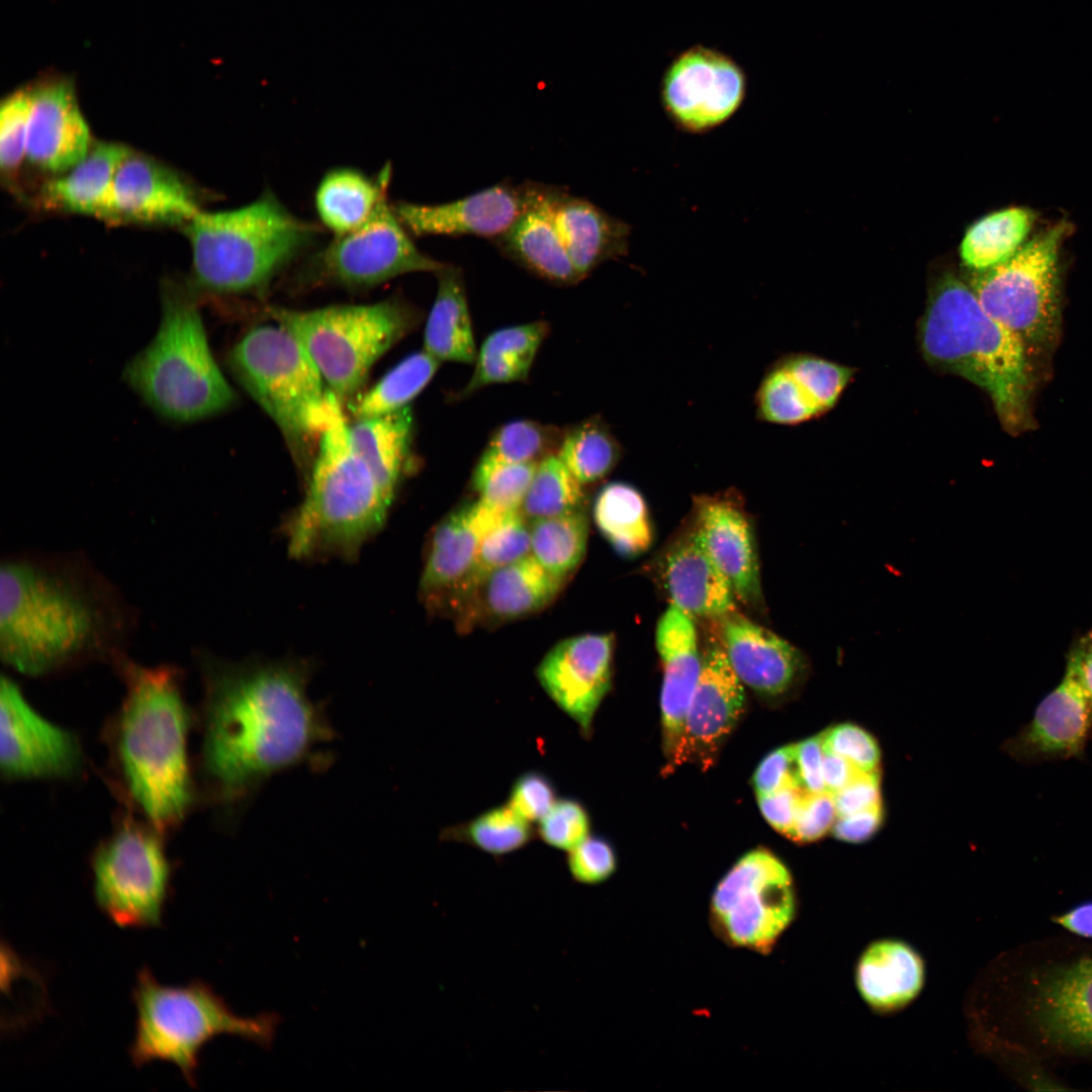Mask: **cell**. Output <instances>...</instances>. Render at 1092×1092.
Wrapping results in <instances>:
<instances>
[{"label":"cell","mask_w":1092,"mask_h":1092,"mask_svg":"<svg viewBox=\"0 0 1092 1092\" xmlns=\"http://www.w3.org/2000/svg\"><path fill=\"white\" fill-rule=\"evenodd\" d=\"M136 1021L129 1057L136 1068L156 1061L176 1066L196 1086L199 1054L212 1038L229 1034L264 1049L273 1044L281 1017L235 1014L210 986L194 981L184 987L160 984L147 968L138 973L131 994Z\"/></svg>","instance_id":"obj_8"},{"label":"cell","mask_w":1092,"mask_h":1092,"mask_svg":"<svg viewBox=\"0 0 1092 1092\" xmlns=\"http://www.w3.org/2000/svg\"><path fill=\"white\" fill-rule=\"evenodd\" d=\"M352 443L383 488L393 497L411 469L414 415L411 405L349 424Z\"/></svg>","instance_id":"obj_36"},{"label":"cell","mask_w":1092,"mask_h":1092,"mask_svg":"<svg viewBox=\"0 0 1092 1092\" xmlns=\"http://www.w3.org/2000/svg\"><path fill=\"white\" fill-rule=\"evenodd\" d=\"M1065 673L1081 687L1092 702V628L1072 641L1066 654Z\"/></svg>","instance_id":"obj_60"},{"label":"cell","mask_w":1092,"mask_h":1092,"mask_svg":"<svg viewBox=\"0 0 1092 1092\" xmlns=\"http://www.w3.org/2000/svg\"><path fill=\"white\" fill-rule=\"evenodd\" d=\"M836 808L833 794L823 791L802 795L795 825L789 838L797 842H811L824 836L835 822Z\"/></svg>","instance_id":"obj_54"},{"label":"cell","mask_w":1092,"mask_h":1092,"mask_svg":"<svg viewBox=\"0 0 1092 1092\" xmlns=\"http://www.w3.org/2000/svg\"><path fill=\"white\" fill-rule=\"evenodd\" d=\"M804 793L799 787L788 786L774 793L757 796L760 812L771 827L790 837Z\"/></svg>","instance_id":"obj_57"},{"label":"cell","mask_w":1092,"mask_h":1092,"mask_svg":"<svg viewBox=\"0 0 1092 1092\" xmlns=\"http://www.w3.org/2000/svg\"><path fill=\"white\" fill-rule=\"evenodd\" d=\"M29 97L26 86L5 97L0 106V166L14 174L26 158Z\"/></svg>","instance_id":"obj_49"},{"label":"cell","mask_w":1092,"mask_h":1092,"mask_svg":"<svg viewBox=\"0 0 1092 1092\" xmlns=\"http://www.w3.org/2000/svg\"><path fill=\"white\" fill-rule=\"evenodd\" d=\"M923 356L961 375L991 397L1005 428L1028 415L1030 372L1023 341L992 317L972 288L944 276L934 286L920 328Z\"/></svg>","instance_id":"obj_5"},{"label":"cell","mask_w":1092,"mask_h":1092,"mask_svg":"<svg viewBox=\"0 0 1092 1092\" xmlns=\"http://www.w3.org/2000/svg\"><path fill=\"white\" fill-rule=\"evenodd\" d=\"M131 150L101 142L63 176L46 181L38 203L46 209L94 216L112 223V186L117 168Z\"/></svg>","instance_id":"obj_33"},{"label":"cell","mask_w":1092,"mask_h":1092,"mask_svg":"<svg viewBox=\"0 0 1092 1092\" xmlns=\"http://www.w3.org/2000/svg\"><path fill=\"white\" fill-rule=\"evenodd\" d=\"M1028 1008L1044 1040L1064 1050L1092 1052V958L1046 972L1033 985Z\"/></svg>","instance_id":"obj_26"},{"label":"cell","mask_w":1092,"mask_h":1092,"mask_svg":"<svg viewBox=\"0 0 1092 1092\" xmlns=\"http://www.w3.org/2000/svg\"><path fill=\"white\" fill-rule=\"evenodd\" d=\"M531 552V525L520 511L505 515L480 542L473 566L449 605L455 611L492 571Z\"/></svg>","instance_id":"obj_46"},{"label":"cell","mask_w":1092,"mask_h":1092,"mask_svg":"<svg viewBox=\"0 0 1092 1092\" xmlns=\"http://www.w3.org/2000/svg\"><path fill=\"white\" fill-rule=\"evenodd\" d=\"M29 97L26 158L41 170L65 173L91 149V133L73 81L49 75L26 85Z\"/></svg>","instance_id":"obj_20"},{"label":"cell","mask_w":1092,"mask_h":1092,"mask_svg":"<svg viewBox=\"0 0 1092 1092\" xmlns=\"http://www.w3.org/2000/svg\"><path fill=\"white\" fill-rule=\"evenodd\" d=\"M537 464L512 465L496 470L475 489L477 498L504 515L520 511Z\"/></svg>","instance_id":"obj_50"},{"label":"cell","mask_w":1092,"mask_h":1092,"mask_svg":"<svg viewBox=\"0 0 1092 1092\" xmlns=\"http://www.w3.org/2000/svg\"><path fill=\"white\" fill-rule=\"evenodd\" d=\"M883 819L882 805L837 817L832 826L833 835L842 841L858 843L871 838L879 829Z\"/></svg>","instance_id":"obj_59"},{"label":"cell","mask_w":1092,"mask_h":1092,"mask_svg":"<svg viewBox=\"0 0 1092 1092\" xmlns=\"http://www.w3.org/2000/svg\"><path fill=\"white\" fill-rule=\"evenodd\" d=\"M195 657L203 681L200 766L217 803L241 804L333 739L323 706L307 695L308 663Z\"/></svg>","instance_id":"obj_1"},{"label":"cell","mask_w":1092,"mask_h":1092,"mask_svg":"<svg viewBox=\"0 0 1092 1092\" xmlns=\"http://www.w3.org/2000/svg\"><path fill=\"white\" fill-rule=\"evenodd\" d=\"M1032 222V212L1019 207L981 218L968 230L963 240L961 255L964 263L983 271L1005 262L1023 246Z\"/></svg>","instance_id":"obj_41"},{"label":"cell","mask_w":1092,"mask_h":1092,"mask_svg":"<svg viewBox=\"0 0 1092 1092\" xmlns=\"http://www.w3.org/2000/svg\"><path fill=\"white\" fill-rule=\"evenodd\" d=\"M662 669L660 696L664 770L685 763L684 736L687 712L702 669L695 619L669 604L655 630Z\"/></svg>","instance_id":"obj_21"},{"label":"cell","mask_w":1092,"mask_h":1092,"mask_svg":"<svg viewBox=\"0 0 1092 1092\" xmlns=\"http://www.w3.org/2000/svg\"><path fill=\"white\" fill-rule=\"evenodd\" d=\"M1060 223L1023 245L1011 258L978 271L972 290L982 307L1024 344L1051 340L1059 321Z\"/></svg>","instance_id":"obj_12"},{"label":"cell","mask_w":1092,"mask_h":1092,"mask_svg":"<svg viewBox=\"0 0 1092 1092\" xmlns=\"http://www.w3.org/2000/svg\"><path fill=\"white\" fill-rule=\"evenodd\" d=\"M197 299L189 283L164 282L159 330L123 370L145 402L176 423L212 417L236 402L211 353Z\"/></svg>","instance_id":"obj_7"},{"label":"cell","mask_w":1092,"mask_h":1092,"mask_svg":"<svg viewBox=\"0 0 1092 1092\" xmlns=\"http://www.w3.org/2000/svg\"><path fill=\"white\" fill-rule=\"evenodd\" d=\"M541 184L500 182L457 200L438 204L397 202L393 209L411 235L495 238L531 205Z\"/></svg>","instance_id":"obj_19"},{"label":"cell","mask_w":1092,"mask_h":1092,"mask_svg":"<svg viewBox=\"0 0 1092 1092\" xmlns=\"http://www.w3.org/2000/svg\"><path fill=\"white\" fill-rule=\"evenodd\" d=\"M613 652L611 634H580L555 644L535 670L545 694L585 738L590 736L595 716L611 689Z\"/></svg>","instance_id":"obj_17"},{"label":"cell","mask_w":1092,"mask_h":1092,"mask_svg":"<svg viewBox=\"0 0 1092 1092\" xmlns=\"http://www.w3.org/2000/svg\"><path fill=\"white\" fill-rule=\"evenodd\" d=\"M342 404L320 435L304 496L283 524L288 552L299 560L356 558L395 499L356 451Z\"/></svg>","instance_id":"obj_4"},{"label":"cell","mask_w":1092,"mask_h":1092,"mask_svg":"<svg viewBox=\"0 0 1092 1092\" xmlns=\"http://www.w3.org/2000/svg\"><path fill=\"white\" fill-rule=\"evenodd\" d=\"M852 370L826 359L798 354L782 357L763 373L754 394L760 422L792 426L830 410L847 385Z\"/></svg>","instance_id":"obj_18"},{"label":"cell","mask_w":1092,"mask_h":1092,"mask_svg":"<svg viewBox=\"0 0 1092 1092\" xmlns=\"http://www.w3.org/2000/svg\"><path fill=\"white\" fill-rule=\"evenodd\" d=\"M536 833L548 846L569 851L584 840L590 831V816L585 806L571 797L558 798L538 822Z\"/></svg>","instance_id":"obj_48"},{"label":"cell","mask_w":1092,"mask_h":1092,"mask_svg":"<svg viewBox=\"0 0 1092 1092\" xmlns=\"http://www.w3.org/2000/svg\"><path fill=\"white\" fill-rule=\"evenodd\" d=\"M744 686L733 671L721 642L710 638L702 650V669L685 722L684 758L709 768L744 707Z\"/></svg>","instance_id":"obj_23"},{"label":"cell","mask_w":1092,"mask_h":1092,"mask_svg":"<svg viewBox=\"0 0 1092 1092\" xmlns=\"http://www.w3.org/2000/svg\"><path fill=\"white\" fill-rule=\"evenodd\" d=\"M266 313L302 344L342 403L354 399L375 362L413 332L422 315L398 298L305 310L268 306Z\"/></svg>","instance_id":"obj_10"},{"label":"cell","mask_w":1092,"mask_h":1092,"mask_svg":"<svg viewBox=\"0 0 1092 1092\" xmlns=\"http://www.w3.org/2000/svg\"><path fill=\"white\" fill-rule=\"evenodd\" d=\"M837 817L857 813L881 804L880 774L860 771L844 788L833 794Z\"/></svg>","instance_id":"obj_56"},{"label":"cell","mask_w":1092,"mask_h":1092,"mask_svg":"<svg viewBox=\"0 0 1092 1092\" xmlns=\"http://www.w3.org/2000/svg\"><path fill=\"white\" fill-rule=\"evenodd\" d=\"M584 499L583 485L553 454L537 464L520 512L532 523L582 509Z\"/></svg>","instance_id":"obj_47"},{"label":"cell","mask_w":1092,"mask_h":1092,"mask_svg":"<svg viewBox=\"0 0 1092 1092\" xmlns=\"http://www.w3.org/2000/svg\"><path fill=\"white\" fill-rule=\"evenodd\" d=\"M860 771L844 757L823 749L822 772L827 792L835 794Z\"/></svg>","instance_id":"obj_61"},{"label":"cell","mask_w":1092,"mask_h":1092,"mask_svg":"<svg viewBox=\"0 0 1092 1092\" xmlns=\"http://www.w3.org/2000/svg\"><path fill=\"white\" fill-rule=\"evenodd\" d=\"M745 95L741 71L728 59L693 50L666 73L661 99L672 123L681 131L702 134L729 120Z\"/></svg>","instance_id":"obj_16"},{"label":"cell","mask_w":1092,"mask_h":1092,"mask_svg":"<svg viewBox=\"0 0 1092 1092\" xmlns=\"http://www.w3.org/2000/svg\"><path fill=\"white\" fill-rule=\"evenodd\" d=\"M557 799V790L550 777L541 770L530 769L513 782L507 804L533 823L543 818Z\"/></svg>","instance_id":"obj_53"},{"label":"cell","mask_w":1092,"mask_h":1092,"mask_svg":"<svg viewBox=\"0 0 1092 1092\" xmlns=\"http://www.w3.org/2000/svg\"><path fill=\"white\" fill-rule=\"evenodd\" d=\"M694 518L714 562L738 601L760 608L762 594L754 535L735 492L695 497Z\"/></svg>","instance_id":"obj_25"},{"label":"cell","mask_w":1092,"mask_h":1092,"mask_svg":"<svg viewBox=\"0 0 1092 1092\" xmlns=\"http://www.w3.org/2000/svg\"><path fill=\"white\" fill-rule=\"evenodd\" d=\"M798 777L801 788L807 793L826 791L823 781L822 733L795 744Z\"/></svg>","instance_id":"obj_58"},{"label":"cell","mask_w":1092,"mask_h":1092,"mask_svg":"<svg viewBox=\"0 0 1092 1092\" xmlns=\"http://www.w3.org/2000/svg\"><path fill=\"white\" fill-rule=\"evenodd\" d=\"M505 515L476 498L439 522L420 580L421 598L427 607L438 609L445 601L449 603L471 570L481 540Z\"/></svg>","instance_id":"obj_27"},{"label":"cell","mask_w":1092,"mask_h":1092,"mask_svg":"<svg viewBox=\"0 0 1092 1092\" xmlns=\"http://www.w3.org/2000/svg\"><path fill=\"white\" fill-rule=\"evenodd\" d=\"M1092 730V702L1068 674L1037 706L1031 721L1005 749L1026 762L1077 757Z\"/></svg>","instance_id":"obj_28"},{"label":"cell","mask_w":1092,"mask_h":1092,"mask_svg":"<svg viewBox=\"0 0 1092 1092\" xmlns=\"http://www.w3.org/2000/svg\"><path fill=\"white\" fill-rule=\"evenodd\" d=\"M390 172L387 165L373 180L348 167L329 171L315 191L316 212L325 226L341 236L367 221L387 196Z\"/></svg>","instance_id":"obj_38"},{"label":"cell","mask_w":1092,"mask_h":1092,"mask_svg":"<svg viewBox=\"0 0 1092 1092\" xmlns=\"http://www.w3.org/2000/svg\"><path fill=\"white\" fill-rule=\"evenodd\" d=\"M0 768L8 780L66 779L81 768L77 738L41 717L5 675L0 687Z\"/></svg>","instance_id":"obj_15"},{"label":"cell","mask_w":1092,"mask_h":1092,"mask_svg":"<svg viewBox=\"0 0 1092 1092\" xmlns=\"http://www.w3.org/2000/svg\"><path fill=\"white\" fill-rule=\"evenodd\" d=\"M435 275L437 293L426 322L423 350L440 363L474 364L477 349L462 270L446 263Z\"/></svg>","instance_id":"obj_35"},{"label":"cell","mask_w":1092,"mask_h":1092,"mask_svg":"<svg viewBox=\"0 0 1092 1092\" xmlns=\"http://www.w3.org/2000/svg\"><path fill=\"white\" fill-rule=\"evenodd\" d=\"M555 224L581 280L604 263L627 256L631 225L582 197L557 187L551 194Z\"/></svg>","instance_id":"obj_31"},{"label":"cell","mask_w":1092,"mask_h":1092,"mask_svg":"<svg viewBox=\"0 0 1092 1092\" xmlns=\"http://www.w3.org/2000/svg\"><path fill=\"white\" fill-rule=\"evenodd\" d=\"M548 333L547 322L535 321L489 334L477 350L471 376L453 398L461 400L488 385L526 380Z\"/></svg>","instance_id":"obj_37"},{"label":"cell","mask_w":1092,"mask_h":1092,"mask_svg":"<svg viewBox=\"0 0 1092 1092\" xmlns=\"http://www.w3.org/2000/svg\"><path fill=\"white\" fill-rule=\"evenodd\" d=\"M440 364L424 350L408 355L369 390L353 399L351 413L355 419L369 418L408 406L432 380Z\"/></svg>","instance_id":"obj_43"},{"label":"cell","mask_w":1092,"mask_h":1092,"mask_svg":"<svg viewBox=\"0 0 1092 1092\" xmlns=\"http://www.w3.org/2000/svg\"><path fill=\"white\" fill-rule=\"evenodd\" d=\"M441 835L445 841L466 843L499 857L524 848L533 840L535 830L506 803L448 826Z\"/></svg>","instance_id":"obj_45"},{"label":"cell","mask_w":1092,"mask_h":1092,"mask_svg":"<svg viewBox=\"0 0 1092 1092\" xmlns=\"http://www.w3.org/2000/svg\"><path fill=\"white\" fill-rule=\"evenodd\" d=\"M726 657L743 686L766 697L791 691L804 676L803 652L736 611L715 620Z\"/></svg>","instance_id":"obj_24"},{"label":"cell","mask_w":1092,"mask_h":1092,"mask_svg":"<svg viewBox=\"0 0 1092 1092\" xmlns=\"http://www.w3.org/2000/svg\"><path fill=\"white\" fill-rule=\"evenodd\" d=\"M111 665L125 688L106 729L114 770L130 803L165 833L183 820L195 800L182 672L171 664L145 666L126 654Z\"/></svg>","instance_id":"obj_3"},{"label":"cell","mask_w":1092,"mask_h":1092,"mask_svg":"<svg viewBox=\"0 0 1092 1092\" xmlns=\"http://www.w3.org/2000/svg\"><path fill=\"white\" fill-rule=\"evenodd\" d=\"M192 253V290L213 295L261 294L312 241V224L271 192L239 208L200 210L184 225Z\"/></svg>","instance_id":"obj_6"},{"label":"cell","mask_w":1092,"mask_h":1092,"mask_svg":"<svg viewBox=\"0 0 1092 1092\" xmlns=\"http://www.w3.org/2000/svg\"><path fill=\"white\" fill-rule=\"evenodd\" d=\"M622 453V446L607 423L595 416L564 432L557 456L586 485L609 475Z\"/></svg>","instance_id":"obj_44"},{"label":"cell","mask_w":1092,"mask_h":1092,"mask_svg":"<svg viewBox=\"0 0 1092 1092\" xmlns=\"http://www.w3.org/2000/svg\"><path fill=\"white\" fill-rule=\"evenodd\" d=\"M553 186L540 185L531 205L493 242L509 259L558 286L582 281L558 233L551 208Z\"/></svg>","instance_id":"obj_32"},{"label":"cell","mask_w":1092,"mask_h":1092,"mask_svg":"<svg viewBox=\"0 0 1092 1092\" xmlns=\"http://www.w3.org/2000/svg\"><path fill=\"white\" fill-rule=\"evenodd\" d=\"M924 964L907 943L882 939L871 943L858 959L857 990L875 1011H898L912 1002L924 983Z\"/></svg>","instance_id":"obj_34"},{"label":"cell","mask_w":1092,"mask_h":1092,"mask_svg":"<svg viewBox=\"0 0 1092 1092\" xmlns=\"http://www.w3.org/2000/svg\"><path fill=\"white\" fill-rule=\"evenodd\" d=\"M752 784L757 796L767 795L788 786L801 788L795 744L780 747L767 754L755 769Z\"/></svg>","instance_id":"obj_55"},{"label":"cell","mask_w":1092,"mask_h":1092,"mask_svg":"<svg viewBox=\"0 0 1092 1092\" xmlns=\"http://www.w3.org/2000/svg\"><path fill=\"white\" fill-rule=\"evenodd\" d=\"M226 361L237 381L277 425L293 451L303 452L317 444L339 399L290 332L276 323L254 327L230 350Z\"/></svg>","instance_id":"obj_9"},{"label":"cell","mask_w":1092,"mask_h":1092,"mask_svg":"<svg viewBox=\"0 0 1092 1092\" xmlns=\"http://www.w3.org/2000/svg\"><path fill=\"white\" fill-rule=\"evenodd\" d=\"M660 578L670 604L693 619L715 621L737 610L732 587L708 552L695 521L664 552Z\"/></svg>","instance_id":"obj_30"},{"label":"cell","mask_w":1092,"mask_h":1092,"mask_svg":"<svg viewBox=\"0 0 1092 1092\" xmlns=\"http://www.w3.org/2000/svg\"><path fill=\"white\" fill-rule=\"evenodd\" d=\"M445 265L416 247L385 196L362 225L335 236L317 254L313 267L332 283L370 288L408 273L435 274Z\"/></svg>","instance_id":"obj_14"},{"label":"cell","mask_w":1092,"mask_h":1092,"mask_svg":"<svg viewBox=\"0 0 1092 1092\" xmlns=\"http://www.w3.org/2000/svg\"><path fill=\"white\" fill-rule=\"evenodd\" d=\"M564 432L531 420H517L498 428L479 456L471 476L477 489L493 472L507 466L539 463L557 454Z\"/></svg>","instance_id":"obj_40"},{"label":"cell","mask_w":1092,"mask_h":1092,"mask_svg":"<svg viewBox=\"0 0 1092 1092\" xmlns=\"http://www.w3.org/2000/svg\"><path fill=\"white\" fill-rule=\"evenodd\" d=\"M151 824L124 818L91 858L99 910L119 927H160L170 894L172 866Z\"/></svg>","instance_id":"obj_11"},{"label":"cell","mask_w":1092,"mask_h":1092,"mask_svg":"<svg viewBox=\"0 0 1092 1092\" xmlns=\"http://www.w3.org/2000/svg\"><path fill=\"white\" fill-rule=\"evenodd\" d=\"M566 867L574 882L598 885L613 876L617 868V856L607 839L589 834L567 851Z\"/></svg>","instance_id":"obj_51"},{"label":"cell","mask_w":1092,"mask_h":1092,"mask_svg":"<svg viewBox=\"0 0 1092 1092\" xmlns=\"http://www.w3.org/2000/svg\"><path fill=\"white\" fill-rule=\"evenodd\" d=\"M796 897L791 875L772 853L756 849L742 856L712 896L715 929L733 946L767 953L792 923Z\"/></svg>","instance_id":"obj_13"},{"label":"cell","mask_w":1092,"mask_h":1092,"mask_svg":"<svg viewBox=\"0 0 1092 1092\" xmlns=\"http://www.w3.org/2000/svg\"><path fill=\"white\" fill-rule=\"evenodd\" d=\"M530 554L551 574L565 579L583 559L588 539L584 509L530 523Z\"/></svg>","instance_id":"obj_42"},{"label":"cell","mask_w":1092,"mask_h":1092,"mask_svg":"<svg viewBox=\"0 0 1092 1092\" xmlns=\"http://www.w3.org/2000/svg\"><path fill=\"white\" fill-rule=\"evenodd\" d=\"M823 749L838 754L864 772L877 771L881 751L877 741L866 730L851 723H842L822 732Z\"/></svg>","instance_id":"obj_52"},{"label":"cell","mask_w":1092,"mask_h":1092,"mask_svg":"<svg viewBox=\"0 0 1092 1092\" xmlns=\"http://www.w3.org/2000/svg\"><path fill=\"white\" fill-rule=\"evenodd\" d=\"M200 210L192 185L149 156L131 151L116 170L112 223L184 226Z\"/></svg>","instance_id":"obj_22"},{"label":"cell","mask_w":1092,"mask_h":1092,"mask_svg":"<svg viewBox=\"0 0 1092 1092\" xmlns=\"http://www.w3.org/2000/svg\"><path fill=\"white\" fill-rule=\"evenodd\" d=\"M564 580L531 554L488 574L455 611L466 631L480 623H503L537 613L560 592Z\"/></svg>","instance_id":"obj_29"},{"label":"cell","mask_w":1092,"mask_h":1092,"mask_svg":"<svg viewBox=\"0 0 1092 1092\" xmlns=\"http://www.w3.org/2000/svg\"><path fill=\"white\" fill-rule=\"evenodd\" d=\"M136 615L80 553H21L0 571V655L44 676L126 653Z\"/></svg>","instance_id":"obj_2"},{"label":"cell","mask_w":1092,"mask_h":1092,"mask_svg":"<svg viewBox=\"0 0 1092 1092\" xmlns=\"http://www.w3.org/2000/svg\"><path fill=\"white\" fill-rule=\"evenodd\" d=\"M593 516L600 533L623 557L638 556L652 545L646 500L629 483L613 481L604 485L595 498Z\"/></svg>","instance_id":"obj_39"}]
</instances>
